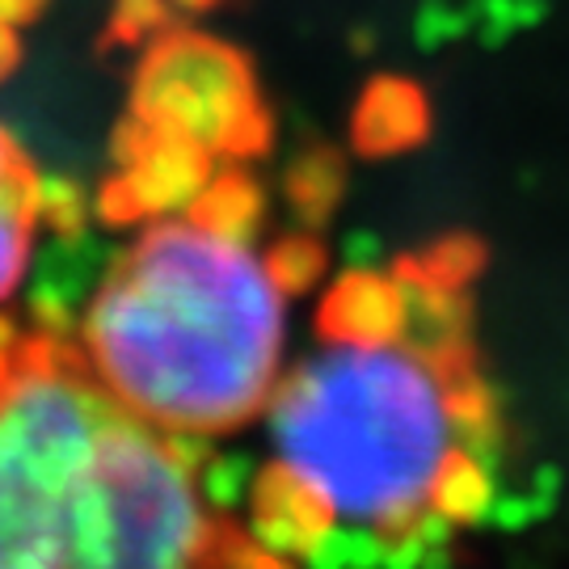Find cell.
Wrapping results in <instances>:
<instances>
[{
	"label": "cell",
	"mask_w": 569,
	"mask_h": 569,
	"mask_svg": "<svg viewBox=\"0 0 569 569\" xmlns=\"http://www.w3.org/2000/svg\"><path fill=\"white\" fill-rule=\"evenodd\" d=\"M262 418L258 528L274 549H392L465 515L493 422L456 287L427 270L342 283Z\"/></svg>",
	"instance_id": "6da1fadb"
},
{
	"label": "cell",
	"mask_w": 569,
	"mask_h": 569,
	"mask_svg": "<svg viewBox=\"0 0 569 569\" xmlns=\"http://www.w3.org/2000/svg\"><path fill=\"white\" fill-rule=\"evenodd\" d=\"M224 528L186 439L122 409L77 346L0 363V569H220Z\"/></svg>",
	"instance_id": "7a4b0ae2"
},
{
	"label": "cell",
	"mask_w": 569,
	"mask_h": 569,
	"mask_svg": "<svg viewBox=\"0 0 569 569\" xmlns=\"http://www.w3.org/2000/svg\"><path fill=\"white\" fill-rule=\"evenodd\" d=\"M291 287L244 211L182 207L140 228L84 308L98 385L178 439L262 418L287 371Z\"/></svg>",
	"instance_id": "3957f363"
},
{
	"label": "cell",
	"mask_w": 569,
	"mask_h": 569,
	"mask_svg": "<svg viewBox=\"0 0 569 569\" xmlns=\"http://www.w3.org/2000/svg\"><path fill=\"white\" fill-rule=\"evenodd\" d=\"M42 182L13 136L0 131V300L21 283L34 228L42 220Z\"/></svg>",
	"instance_id": "277c9868"
},
{
	"label": "cell",
	"mask_w": 569,
	"mask_h": 569,
	"mask_svg": "<svg viewBox=\"0 0 569 569\" xmlns=\"http://www.w3.org/2000/svg\"><path fill=\"white\" fill-rule=\"evenodd\" d=\"M47 0H0V21L4 26H21V21H30L39 13Z\"/></svg>",
	"instance_id": "5b68a950"
},
{
	"label": "cell",
	"mask_w": 569,
	"mask_h": 569,
	"mask_svg": "<svg viewBox=\"0 0 569 569\" xmlns=\"http://www.w3.org/2000/svg\"><path fill=\"white\" fill-rule=\"evenodd\" d=\"M13 63H18V39H13V26L0 21V81L9 77Z\"/></svg>",
	"instance_id": "8992f818"
},
{
	"label": "cell",
	"mask_w": 569,
	"mask_h": 569,
	"mask_svg": "<svg viewBox=\"0 0 569 569\" xmlns=\"http://www.w3.org/2000/svg\"><path fill=\"white\" fill-rule=\"evenodd\" d=\"M13 342H18V338H13V329H9L4 321H0V363H4V355L13 350Z\"/></svg>",
	"instance_id": "52a82bcc"
}]
</instances>
